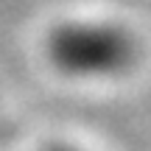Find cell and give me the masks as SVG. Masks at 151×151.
Wrapping results in <instances>:
<instances>
[{"instance_id":"1","label":"cell","mask_w":151,"mask_h":151,"mask_svg":"<svg viewBox=\"0 0 151 151\" xmlns=\"http://www.w3.org/2000/svg\"><path fill=\"white\" fill-rule=\"evenodd\" d=\"M56 65L67 73H115L134 56V45L126 34L106 25H67L50 42Z\"/></svg>"}]
</instances>
